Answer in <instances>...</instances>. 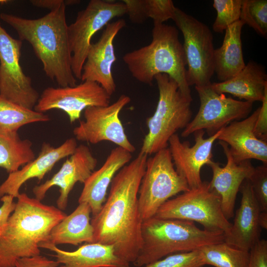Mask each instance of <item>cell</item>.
Returning a JSON list of instances; mask_svg holds the SVG:
<instances>
[{
    "label": "cell",
    "instance_id": "cell-1",
    "mask_svg": "<svg viewBox=\"0 0 267 267\" xmlns=\"http://www.w3.org/2000/svg\"><path fill=\"white\" fill-rule=\"evenodd\" d=\"M148 155L139 152L116 174L109 194L99 212L90 221L93 242L113 246L115 254L134 263L141 247L143 222L138 193Z\"/></svg>",
    "mask_w": 267,
    "mask_h": 267
},
{
    "label": "cell",
    "instance_id": "cell-2",
    "mask_svg": "<svg viewBox=\"0 0 267 267\" xmlns=\"http://www.w3.org/2000/svg\"><path fill=\"white\" fill-rule=\"evenodd\" d=\"M66 6L63 4L35 19L0 14V18L16 31L20 41L30 44L46 75L61 87L75 86L77 82L71 68Z\"/></svg>",
    "mask_w": 267,
    "mask_h": 267
},
{
    "label": "cell",
    "instance_id": "cell-3",
    "mask_svg": "<svg viewBox=\"0 0 267 267\" xmlns=\"http://www.w3.org/2000/svg\"><path fill=\"white\" fill-rule=\"evenodd\" d=\"M0 236V267H15L16 261L41 254L39 245L47 241L52 228L67 215L22 193Z\"/></svg>",
    "mask_w": 267,
    "mask_h": 267
},
{
    "label": "cell",
    "instance_id": "cell-4",
    "mask_svg": "<svg viewBox=\"0 0 267 267\" xmlns=\"http://www.w3.org/2000/svg\"><path fill=\"white\" fill-rule=\"evenodd\" d=\"M152 38L148 45L123 56L132 76L140 83L152 85L156 75L167 74L177 82L181 93L192 100L186 79L185 54L178 29L172 25L153 23Z\"/></svg>",
    "mask_w": 267,
    "mask_h": 267
},
{
    "label": "cell",
    "instance_id": "cell-5",
    "mask_svg": "<svg viewBox=\"0 0 267 267\" xmlns=\"http://www.w3.org/2000/svg\"><path fill=\"white\" fill-rule=\"evenodd\" d=\"M141 238V247L133 263L136 267L170 255L193 251L224 241V235L201 229L191 221L154 216L143 221Z\"/></svg>",
    "mask_w": 267,
    "mask_h": 267
},
{
    "label": "cell",
    "instance_id": "cell-6",
    "mask_svg": "<svg viewBox=\"0 0 267 267\" xmlns=\"http://www.w3.org/2000/svg\"><path fill=\"white\" fill-rule=\"evenodd\" d=\"M159 90V99L153 115L146 119L148 133L140 152L154 154L167 148L170 138L190 122L192 101L180 92L177 82L166 74L154 77Z\"/></svg>",
    "mask_w": 267,
    "mask_h": 267
},
{
    "label": "cell",
    "instance_id": "cell-7",
    "mask_svg": "<svg viewBox=\"0 0 267 267\" xmlns=\"http://www.w3.org/2000/svg\"><path fill=\"white\" fill-rule=\"evenodd\" d=\"M155 216L197 222L204 229L222 232L224 235L228 233L231 226L222 212L220 196L207 181L167 200Z\"/></svg>",
    "mask_w": 267,
    "mask_h": 267
},
{
    "label": "cell",
    "instance_id": "cell-8",
    "mask_svg": "<svg viewBox=\"0 0 267 267\" xmlns=\"http://www.w3.org/2000/svg\"><path fill=\"white\" fill-rule=\"evenodd\" d=\"M186 180L177 172L169 148L147 158L138 193L139 210L142 221L156 215L170 198L189 189Z\"/></svg>",
    "mask_w": 267,
    "mask_h": 267
},
{
    "label": "cell",
    "instance_id": "cell-9",
    "mask_svg": "<svg viewBox=\"0 0 267 267\" xmlns=\"http://www.w3.org/2000/svg\"><path fill=\"white\" fill-rule=\"evenodd\" d=\"M172 20L183 36L188 86L209 85L215 73V48L211 31L206 24L177 7Z\"/></svg>",
    "mask_w": 267,
    "mask_h": 267
},
{
    "label": "cell",
    "instance_id": "cell-10",
    "mask_svg": "<svg viewBox=\"0 0 267 267\" xmlns=\"http://www.w3.org/2000/svg\"><path fill=\"white\" fill-rule=\"evenodd\" d=\"M127 13L123 2L103 0H91L84 9L78 12L74 22L68 26L71 68L76 79H81L93 36L113 18Z\"/></svg>",
    "mask_w": 267,
    "mask_h": 267
},
{
    "label": "cell",
    "instance_id": "cell-11",
    "mask_svg": "<svg viewBox=\"0 0 267 267\" xmlns=\"http://www.w3.org/2000/svg\"><path fill=\"white\" fill-rule=\"evenodd\" d=\"M211 84L195 87L200 99V107L194 119L182 131V137H187L204 130L209 136H212L230 123L246 118L251 112L253 103L219 94L212 89Z\"/></svg>",
    "mask_w": 267,
    "mask_h": 267
},
{
    "label": "cell",
    "instance_id": "cell-12",
    "mask_svg": "<svg viewBox=\"0 0 267 267\" xmlns=\"http://www.w3.org/2000/svg\"><path fill=\"white\" fill-rule=\"evenodd\" d=\"M22 41L14 39L0 24V95L34 109L39 94L20 64Z\"/></svg>",
    "mask_w": 267,
    "mask_h": 267
},
{
    "label": "cell",
    "instance_id": "cell-13",
    "mask_svg": "<svg viewBox=\"0 0 267 267\" xmlns=\"http://www.w3.org/2000/svg\"><path fill=\"white\" fill-rule=\"evenodd\" d=\"M130 102L129 96L122 94L107 106L87 108L85 120L73 130L76 139L92 144L109 141L132 153L134 152L135 147L128 139L119 118L121 111Z\"/></svg>",
    "mask_w": 267,
    "mask_h": 267
},
{
    "label": "cell",
    "instance_id": "cell-14",
    "mask_svg": "<svg viewBox=\"0 0 267 267\" xmlns=\"http://www.w3.org/2000/svg\"><path fill=\"white\" fill-rule=\"evenodd\" d=\"M110 98L111 95L98 83L85 81L73 87L45 89L34 110L44 113L52 109L62 110L72 123L80 119L87 108L107 106Z\"/></svg>",
    "mask_w": 267,
    "mask_h": 267
},
{
    "label": "cell",
    "instance_id": "cell-15",
    "mask_svg": "<svg viewBox=\"0 0 267 267\" xmlns=\"http://www.w3.org/2000/svg\"><path fill=\"white\" fill-rule=\"evenodd\" d=\"M69 157L51 178L33 188L35 198L42 201L49 189L55 186L59 187L60 195L56 205L62 211L66 209L69 195L75 184L78 182L84 183L97 164V160L89 148L84 144L77 146Z\"/></svg>",
    "mask_w": 267,
    "mask_h": 267
},
{
    "label": "cell",
    "instance_id": "cell-16",
    "mask_svg": "<svg viewBox=\"0 0 267 267\" xmlns=\"http://www.w3.org/2000/svg\"><path fill=\"white\" fill-rule=\"evenodd\" d=\"M222 130L206 138H204V130L195 132V144L192 146L188 141L181 142L177 134L170 138L169 149L175 168L186 180L189 189L196 188L202 183L201 170L212 161L213 144Z\"/></svg>",
    "mask_w": 267,
    "mask_h": 267
},
{
    "label": "cell",
    "instance_id": "cell-17",
    "mask_svg": "<svg viewBox=\"0 0 267 267\" xmlns=\"http://www.w3.org/2000/svg\"><path fill=\"white\" fill-rule=\"evenodd\" d=\"M126 25L123 19L108 23L99 40L91 44L83 67L82 81L98 83L110 95L115 92L116 89L112 73V66L116 60L114 40Z\"/></svg>",
    "mask_w": 267,
    "mask_h": 267
},
{
    "label": "cell",
    "instance_id": "cell-18",
    "mask_svg": "<svg viewBox=\"0 0 267 267\" xmlns=\"http://www.w3.org/2000/svg\"><path fill=\"white\" fill-rule=\"evenodd\" d=\"M77 146L76 139L74 137L67 139L57 147L51 146L49 143L44 142L37 158L21 169L9 173L6 179L0 185V199L5 195L16 198L24 183L34 178L40 181L57 162L72 155Z\"/></svg>",
    "mask_w": 267,
    "mask_h": 267
},
{
    "label": "cell",
    "instance_id": "cell-19",
    "mask_svg": "<svg viewBox=\"0 0 267 267\" xmlns=\"http://www.w3.org/2000/svg\"><path fill=\"white\" fill-rule=\"evenodd\" d=\"M227 159L225 166L221 167L218 162L212 161L208 165L212 171V178L209 182L210 187L220 196L222 209L225 218L229 220L234 216L235 201L243 181L249 179L254 167L251 161L245 160L236 163L225 142L219 141Z\"/></svg>",
    "mask_w": 267,
    "mask_h": 267
},
{
    "label": "cell",
    "instance_id": "cell-20",
    "mask_svg": "<svg viewBox=\"0 0 267 267\" xmlns=\"http://www.w3.org/2000/svg\"><path fill=\"white\" fill-rule=\"evenodd\" d=\"M241 199L236 211L233 223L224 241L239 249L249 251L261 239L259 224L261 212L249 179L242 183L239 191Z\"/></svg>",
    "mask_w": 267,
    "mask_h": 267
},
{
    "label": "cell",
    "instance_id": "cell-21",
    "mask_svg": "<svg viewBox=\"0 0 267 267\" xmlns=\"http://www.w3.org/2000/svg\"><path fill=\"white\" fill-rule=\"evenodd\" d=\"M260 107L241 121H235L222 128L217 140L228 145L234 161L239 163L254 159L267 165V141L258 138L254 133Z\"/></svg>",
    "mask_w": 267,
    "mask_h": 267
},
{
    "label": "cell",
    "instance_id": "cell-22",
    "mask_svg": "<svg viewBox=\"0 0 267 267\" xmlns=\"http://www.w3.org/2000/svg\"><path fill=\"white\" fill-rule=\"evenodd\" d=\"M132 158V153L117 146L110 151L102 166L86 180L78 202L88 203L92 217L99 212L106 201L107 189L116 174Z\"/></svg>",
    "mask_w": 267,
    "mask_h": 267
},
{
    "label": "cell",
    "instance_id": "cell-23",
    "mask_svg": "<svg viewBox=\"0 0 267 267\" xmlns=\"http://www.w3.org/2000/svg\"><path fill=\"white\" fill-rule=\"evenodd\" d=\"M40 248L54 253L61 267H130V263L119 257L113 246L99 243H86L74 251L61 250L47 242L39 245Z\"/></svg>",
    "mask_w": 267,
    "mask_h": 267
},
{
    "label": "cell",
    "instance_id": "cell-24",
    "mask_svg": "<svg viewBox=\"0 0 267 267\" xmlns=\"http://www.w3.org/2000/svg\"><path fill=\"white\" fill-rule=\"evenodd\" d=\"M211 87L219 94L229 93L252 103L262 101L267 90V75L261 65L250 61L232 78L211 83Z\"/></svg>",
    "mask_w": 267,
    "mask_h": 267
},
{
    "label": "cell",
    "instance_id": "cell-25",
    "mask_svg": "<svg viewBox=\"0 0 267 267\" xmlns=\"http://www.w3.org/2000/svg\"><path fill=\"white\" fill-rule=\"evenodd\" d=\"M91 210L85 202L79 203L75 210L51 229L47 241L57 246L68 244L75 246L83 242L93 243V228L91 224Z\"/></svg>",
    "mask_w": 267,
    "mask_h": 267
},
{
    "label": "cell",
    "instance_id": "cell-26",
    "mask_svg": "<svg viewBox=\"0 0 267 267\" xmlns=\"http://www.w3.org/2000/svg\"><path fill=\"white\" fill-rule=\"evenodd\" d=\"M244 24L239 20L225 31L222 45L215 49V73L220 82L227 81L240 72L245 67L243 58L241 31Z\"/></svg>",
    "mask_w": 267,
    "mask_h": 267
},
{
    "label": "cell",
    "instance_id": "cell-27",
    "mask_svg": "<svg viewBox=\"0 0 267 267\" xmlns=\"http://www.w3.org/2000/svg\"><path fill=\"white\" fill-rule=\"evenodd\" d=\"M32 142L20 138L18 132L0 130V167L11 173L35 158Z\"/></svg>",
    "mask_w": 267,
    "mask_h": 267
},
{
    "label": "cell",
    "instance_id": "cell-28",
    "mask_svg": "<svg viewBox=\"0 0 267 267\" xmlns=\"http://www.w3.org/2000/svg\"><path fill=\"white\" fill-rule=\"evenodd\" d=\"M205 265L215 267H248L250 252L234 247L224 241L199 249Z\"/></svg>",
    "mask_w": 267,
    "mask_h": 267
},
{
    "label": "cell",
    "instance_id": "cell-29",
    "mask_svg": "<svg viewBox=\"0 0 267 267\" xmlns=\"http://www.w3.org/2000/svg\"><path fill=\"white\" fill-rule=\"evenodd\" d=\"M50 120L48 115L29 109L10 101L0 95V130L18 132L22 127Z\"/></svg>",
    "mask_w": 267,
    "mask_h": 267
},
{
    "label": "cell",
    "instance_id": "cell-30",
    "mask_svg": "<svg viewBox=\"0 0 267 267\" xmlns=\"http://www.w3.org/2000/svg\"><path fill=\"white\" fill-rule=\"evenodd\" d=\"M240 20L258 34L267 35V0H242Z\"/></svg>",
    "mask_w": 267,
    "mask_h": 267
},
{
    "label": "cell",
    "instance_id": "cell-31",
    "mask_svg": "<svg viewBox=\"0 0 267 267\" xmlns=\"http://www.w3.org/2000/svg\"><path fill=\"white\" fill-rule=\"evenodd\" d=\"M242 0H214L213 7L217 17L213 25L216 33H222L229 26L240 20Z\"/></svg>",
    "mask_w": 267,
    "mask_h": 267
},
{
    "label": "cell",
    "instance_id": "cell-32",
    "mask_svg": "<svg viewBox=\"0 0 267 267\" xmlns=\"http://www.w3.org/2000/svg\"><path fill=\"white\" fill-rule=\"evenodd\" d=\"M204 266L200 252L197 250L170 255L145 267H202Z\"/></svg>",
    "mask_w": 267,
    "mask_h": 267
},
{
    "label": "cell",
    "instance_id": "cell-33",
    "mask_svg": "<svg viewBox=\"0 0 267 267\" xmlns=\"http://www.w3.org/2000/svg\"><path fill=\"white\" fill-rule=\"evenodd\" d=\"M249 180L261 211L267 212V165L255 168Z\"/></svg>",
    "mask_w": 267,
    "mask_h": 267
},
{
    "label": "cell",
    "instance_id": "cell-34",
    "mask_svg": "<svg viewBox=\"0 0 267 267\" xmlns=\"http://www.w3.org/2000/svg\"><path fill=\"white\" fill-rule=\"evenodd\" d=\"M147 18H150L153 23H164L172 19L176 7L171 0H144Z\"/></svg>",
    "mask_w": 267,
    "mask_h": 267
},
{
    "label": "cell",
    "instance_id": "cell-35",
    "mask_svg": "<svg viewBox=\"0 0 267 267\" xmlns=\"http://www.w3.org/2000/svg\"><path fill=\"white\" fill-rule=\"evenodd\" d=\"M248 267H267V241L260 239L249 251Z\"/></svg>",
    "mask_w": 267,
    "mask_h": 267
},
{
    "label": "cell",
    "instance_id": "cell-36",
    "mask_svg": "<svg viewBox=\"0 0 267 267\" xmlns=\"http://www.w3.org/2000/svg\"><path fill=\"white\" fill-rule=\"evenodd\" d=\"M130 20L134 23L140 24L147 19L144 0H123Z\"/></svg>",
    "mask_w": 267,
    "mask_h": 267
},
{
    "label": "cell",
    "instance_id": "cell-37",
    "mask_svg": "<svg viewBox=\"0 0 267 267\" xmlns=\"http://www.w3.org/2000/svg\"><path fill=\"white\" fill-rule=\"evenodd\" d=\"M262 106L256 120L254 133L256 136L263 141H267V90L262 101Z\"/></svg>",
    "mask_w": 267,
    "mask_h": 267
},
{
    "label": "cell",
    "instance_id": "cell-38",
    "mask_svg": "<svg viewBox=\"0 0 267 267\" xmlns=\"http://www.w3.org/2000/svg\"><path fill=\"white\" fill-rule=\"evenodd\" d=\"M60 264L41 255L21 258L15 263V267H57Z\"/></svg>",
    "mask_w": 267,
    "mask_h": 267
},
{
    "label": "cell",
    "instance_id": "cell-39",
    "mask_svg": "<svg viewBox=\"0 0 267 267\" xmlns=\"http://www.w3.org/2000/svg\"><path fill=\"white\" fill-rule=\"evenodd\" d=\"M14 197L10 195H5L0 200L2 205L0 207V236L2 233L7 224L9 217L13 212L16 206Z\"/></svg>",
    "mask_w": 267,
    "mask_h": 267
},
{
    "label": "cell",
    "instance_id": "cell-40",
    "mask_svg": "<svg viewBox=\"0 0 267 267\" xmlns=\"http://www.w3.org/2000/svg\"><path fill=\"white\" fill-rule=\"evenodd\" d=\"M30 2L35 6L46 8L53 10L65 4L66 6L77 4L80 2L77 0H31Z\"/></svg>",
    "mask_w": 267,
    "mask_h": 267
},
{
    "label": "cell",
    "instance_id": "cell-41",
    "mask_svg": "<svg viewBox=\"0 0 267 267\" xmlns=\"http://www.w3.org/2000/svg\"><path fill=\"white\" fill-rule=\"evenodd\" d=\"M259 224L261 228L267 229V212H261L259 217Z\"/></svg>",
    "mask_w": 267,
    "mask_h": 267
}]
</instances>
